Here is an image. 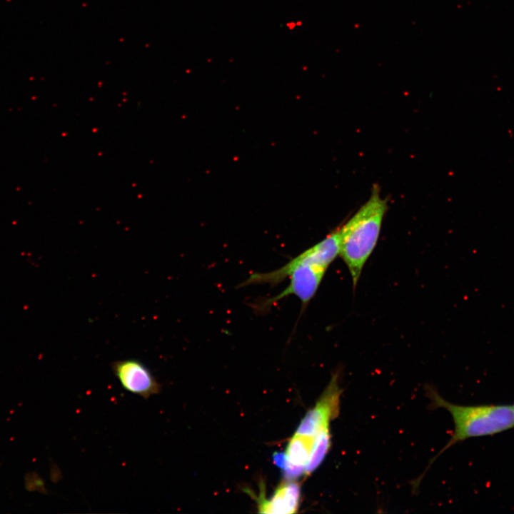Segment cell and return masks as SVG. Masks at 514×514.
Instances as JSON below:
<instances>
[{
  "instance_id": "cell-6",
  "label": "cell",
  "mask_w": 514,
  "mask_h": 514,
  "mask_svg": "<svg viewBox=\"0 0 514 514\" xmlns=\"http://www.w3.org/2000/svg\"><path fill=\"white\" fill-rule=\"evenodd\" d=\"M254 496L259 513L291 514L297 512L301 489L295 480L286 479L276 488L270 498L265 496L262 489L259 495Z\"/></svg>"
},
{
  "instance_id": "cell-1",
  "label": "cell",
  "mask_w": 514,
  "mask_h": 514,
  "mask_svg": "<svg viewBox=\"0 0 514 514\" xmlns=\"http://www.w3.org/2000/svg\"><path fill=\"white\" fill-rule=\"evenodd\" d=\"M338 379L336 373L302 419L285 450L273 455V462L286 479L308 475L319 467L330 450L331 424L339 413L343 393Z\"/></svg>"
},
{
  "instance_id": "cell-4",
  "label": "cell",
  "mask_w": 514,
  "mask_h": 514,
  "mask_svg": "<svg viewBox=\"0 0 514 514\" xmlns=\"http://www.w3.org/2000/svg\"><path fill=\"white\" fill-rule=\"evenodd\" d=\"M434 407L447 410L453 418L454 429L448 442L430 464L455 444L471 438L493 435L514 428L512 405L485 404L463 405L447 401L434 389L428 393Z\"/></svg>"
},
{
  "instance_id": "cell-3",
  "label": "cell",
  "mask_w": 514,
  "mask_h": 514,
  "mask_svg": "<svg viewBox=\"0 0 514 514\" xmlns=\"http://www.w3.org/2000/svg\"><path fill=\"white\" fill-rule=\"evenodd\" d=\"M387 208V201L381 196L378 185H374L368 201L340 228V256L350 271L354 287L376 247Z\"/></svg>"
},
{
  "instance_id": "cell-2",
  "label": "cell",
  "mask_w": 514,
  "mask_h": 514,
  "mask_svg": "<svg viewBox=\"0 0 514 514\" xmlns=\"http://www.w3.org/2000/svg\"><path fill=\"white\" fill-rule=\"evenodd\" d=\"M340 234L334 231L279 268L266 273H251L241 286H276L288 278V286L280 293L268 298L264 304L272 305L293 295L305 306L315 296L329 265L340 254Z\"/></svg>"
},
{
  "instance_id": "cell-5",
  "label": "cell",
  "mask_w": 514,
  "mask_h": 514,
  "mask_svg": "<svg viewBox=\"0 0 514 514\" xmlns=\"http://www.w3.org/2000/svg\"><path fill=\"white\" fill-rule=\"evenodd\" d=\"M112 369L121 386L133 394L146 399L161 390V385L152 372L137 359L116 361Z\"/></svg>"
},
{
  "instance_id": "cell-7",
  "label": "cell",
  "mask_w": 514,
  "mask_h": 514,
  "mask_svg": "<svg viewBox=\"0 0 514 514\" xmlns=\"http://www.w3.org/2000/svg\"><path fill=\"white\" fill-rule=\"evenodd\" d=\"M512 406H513V411H514V404H513V405H512Z\"/></svg>"
}]
</instances>
